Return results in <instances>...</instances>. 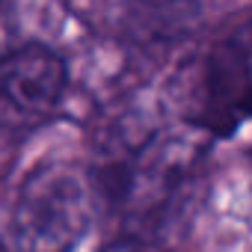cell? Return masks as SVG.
Masks as SVG:
<instances>
[{"label":"cell","mask_w":252,"mask_h":252,"mask_svg":"<svg viewBox=\"0 0 252 252\" xmlns=\"http://www.w3.org/2000/svg\"><path fill=\"white\" fill-rule=\"evenodd\" d=\"M92 190L74 166L51 163L36 169L9 211L12 252H77L92 231Z\"/></svg>","instance_id":"cell-1"},{"label":"cell","mask_w":252,"mask_h":252,"mask_svg":"<svg viewBox=\"0 0 252 252\" xmlns=\"http://www.w3.org/2000/svg\"><path fill=\"white\" fill-rule=\"evenodd\" d=\"M65 63L45 45H24L0 63V128L30 131L65 95Z\"/></svg>","instance_id":"cell-2"},{"label":"cell","mask_w":252,"mask_h":252,"mask_svg":"<svg viewBox=\"0 0 252 252\" xmlns=\"http://www.w3.org/2000/svg\"><path fill=\"white\" fill-rule=\"evenodd\" d=\"M104 252H140V246H137V243H131V240H122V243L107 246Z\"/></svg>","instance_id":"cell-3"}]
</instances>
